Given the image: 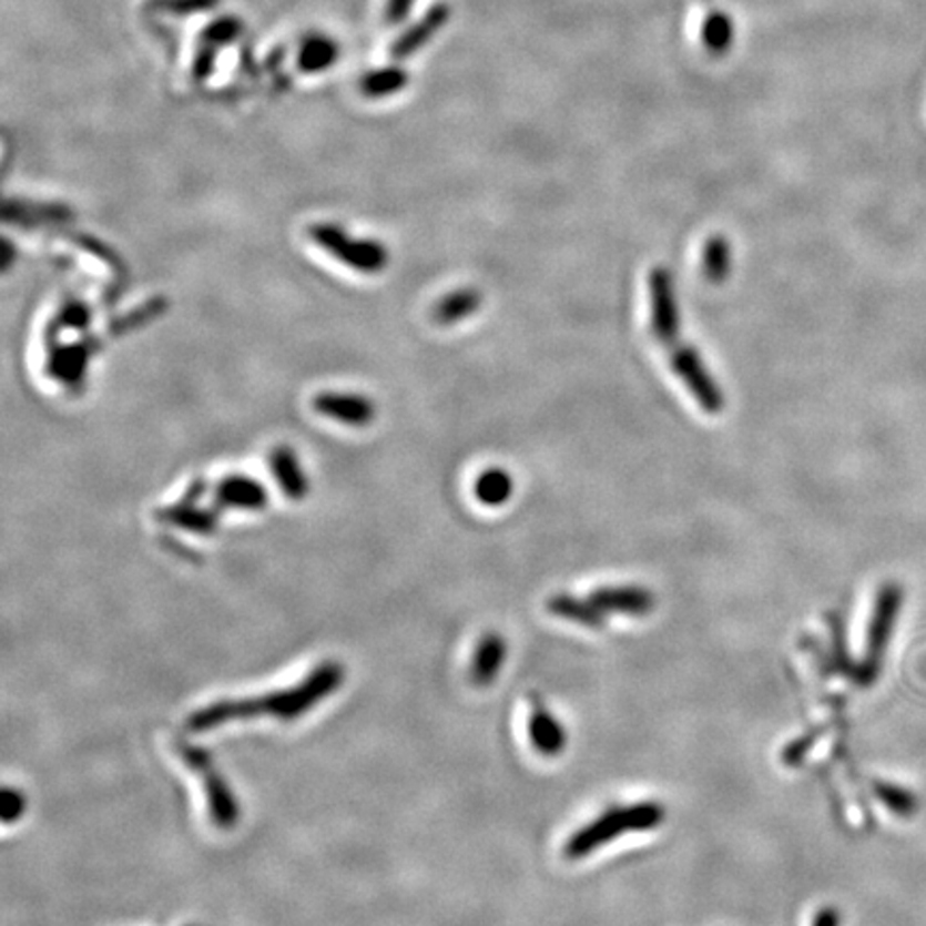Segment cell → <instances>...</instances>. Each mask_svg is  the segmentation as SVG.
Segmentation results:
<instances>
[{"instance_id": "1", "label": "cell", "mask_w": 926, "mask_h": 926, "mask_svg": "<svg viewBox=\"0 0 926 926\" xmlns=\"http://www.w3.org/2000/svg\"><path fill=\"white\" fill-rule=\"evenodd\" d=\"M344 678V671L335 663H326L312 673L298 689L266 695L262 700H247V702H224L215 703L211 708H204L195 712L190 719V730L193 732H206L217 725L230 723L234 719H247L254 714H275L282 719H296L312 710L322 698L330 695Z\"/></svg>"}, {"instance_id": "2", "label": "cell", "mask_w": 926, "mask_h": 926, "mask_svg": "<svg viewBox=\"0 0 926 926\" xmlns=\"http://www.w3.org/2000/svg\"><path fill=\"white\" fill-rule=\"evenodd\" d=\"M665 817V811L661 808V804H639V806H631V808H611L601 820H597L592 826H588L586 831L577 832L576 836L571 838V843L567 845L564 854L577 861L586 854H590L594 847L608 843L611 836L622 834L627 831H648V828H657Z\"/></svg>"}, {"instance_id": "3", "label": "cell", "mask_w": 926, "mask_h": 926, "mask_svg": "<svg viewBox=\"0 0 926 926\" xmlns=\"http://www.w3.org/2000/svg\"><path fill=\"white\" fill-rule=\"evenodd\" d=\"M309 234L318 247L339 260L342 264L350 266L352 271L376 275L388 266L390 256L380 241L354 238L346 230L333 224L314 225Z\"/></svg>"}, {"instance_id": "4", "label": "cell", "mask_w": 926, "mask_h": 926, "mask_svg": "<svg viewBox=\"0 0 926 926\" xmlns=\"http://www.w3.org/2000/svg\"><path fill=\"white\" fill-rule=\"evenodd\" d=\"M665 352L670 358L671 372L689 388L691 397L698 401L703 413L710 416L721 415L725 410V390L714 380L712 372L703 363L702 354L682 339L671 344Z\"/></svg>"}, {"instance_id": "5", "label": "cell", "mask_w": 926, "mask_h": 926, "mask_svg": "<svg viewBox=\"0 0 926 926\" xmlns=\"http://www.w3.org/2000/svg\"><path fill=\"white\" fill-rule=\"evenodd\" d=\"M648 301H650V333L657 344L665 350L680 339V305L675 279L665 266H654L648 275Z\"/></svg>"}, {"instance_id": "6", "label": "cell", "mask_w": 926, "mask_h": 926, "mask_svg": "<svg viewBox=\"0 0 926 926\" xmlns=\"http://www.w3.org/2000/svg\"><path fill=\"white\" fill-rule=\"evenodd\" d=\"M314 408L318 415L348 427H367L376 420V404L358 393H319Z\"/></svg>"}, {"instance_id": "7", "label": "cell", "mask_w": 926, "mask_h": 926, "mask_svg": "<svg viewBox=\"0 0 926 926\" xmlns=\"http://www.w3.org/2000/svg\"><path fill=\"white\" fill-rule=\"evenodd\" d=\"M185 757L193 767L202 770L204 779H206V790H208V804H211V817L220 828H230L234 826L236 817H238V808L236 802L232 798V794L227 792L224 781L215 774V770L211 767V762L204 753L195 751V749H187Z\"/></svg>"}, {"instance_id": "8", "label": "cell", "mask_w": 926, "mask_h": 926, "mask_svg": "<svg viewBox=\"0 0 926 926\" xmlns=\"http://www.w3.org/2000/svg\"><path fill=\"white\" fill-rule=\"evenodd\" d=\"M601 613L620 611L631 615H643L654 608V594L639 586H622V588H601L590 594L588 599Z\"/></svg>"}, {"instance_id": "9", "label": "cell", "mask_w": 926, "mask_h": 926, "mask_svg": "<svg viewBox=\"0 0 926 926\" xmlns=\"http://www.w3.org/2000/svg\"><path fill=\"white\" fill-rule=\"evenodd\" d=\"M215 496L224 509L262 511L268 505L266 487L250 477H227L220 482Z\"/></svg>"}, {"instance_id": "10", "label": "cell", "mask_w": 926, "mask_h": 926, "mask_svg": "<svg viewBox=\"0 0 926 926\" xmlns=\"http://www.w3.org/2000/svg\"><path fill=\"white\" fill-rule=\"evenodd\" d=\"M271 472L289 500H303L307 496L309 480L292 448L279 447L271 452Z\"/></svg>"}, {"instance_id": "11", "label": "cell", "mask_w": 926, "mask_h": 926, "mask_svg": "<svg viewBox=\"0 0 926 926\" xmlns=\"http://www.w3.org/2000/svg\"><path fill=\"white\" fill-rule=\"evenodd\" d=\"M482 305V294L477 288L452 289L442 296L434 307V319L442 326H452L457 322L472 318Z\"/></svg>"}, {"instance_id": "12", "label": "cell", "mask_w": 926, "mask_h": 926, "mask_svg": "<svg viewBox=\"0 0 926 926\" xmlns=\"http://www.w3.org/2000/svg\"><path fill=\"white\" fill-rule=\"evenodd\" d=\"M447 20V7H442V4L434 7L420 22H416L410 31L404 32L397 43H393V50H390L393 59H406V57L415 54L416 50L420 45H425L434 37V32L438 31Z\"/></svg>"}, {"instance_id": "13", "label": "cell", "mask_w": 926, "mask_h": 926, "mask_svg": "<svg viewBox=\"0 0 926 926\" xmlns=\"http://www.w3.org/2000/svg\"><path fill=\"white\" fill-rule=\"evenodd\" d=\"M703 279L712 286L727 282L732 273V247L725 236H710L702 254Z\"/></svg>"}, {"instance_id": "14", "label": "cell", "mask_w": 926, "mask_h": 926, "mask_svg": "<svg viewBox=\"0 0 926 926\" xmlns=\"http://www.w3.org/2000/svg\"><path fill=\"white\" fill-rule=\"evenodd\" d=\"M515 482L502 468H489L475 480V498L485 507H502L512 496Z\"/></svg>"}, {"instance_id": "15", "label": "cell", "mask_w": 926, "mask_h": 926, "mask_svg": "<svg viewBox=\"0 0 926 926\" xmlns=\"http://www.w3.org/2000/svg\"><path fill=\"white\" fill-rule=\"evenodd\" d=\"M530 734L537 749L545 755H556L564 749V732L556 723V719L545 710L541 703L535 705V714L530 721Z\"/></svg>"}, {"instance_id": "16", "label": "cell", "mask_w": 926, "mask_h": 926, "mask_svg": "<svg viewBox=\"0 0 926 926\" xmlns=\"http://www.w3.org/2000/svg\"><path fill=\"white\" fill-rule=\"evenodd\" d=\"M505 654H507V645H505L502 638L491 633V635L482 639L479 643V650H477V657H475V663H472L475 682L477 684L491 682L496 678V673L500 671Z\"/></svg>"}, {"instance_id": "17", "label": "cell", "mask_w": 926, "mask_h": 926, "mask_svg": "<svg viewBox=\"0 0 926 926\" xmlns=\"http://www.w3.org/2000/svg\"><path fill=\"white\" fill-rule=\"evenodd\" d=\"M547 608H549L551 613H556L560 618L576 620V622L586 624V627L599 629V627L606 624V613H601L588 599L586 601H579V599H573V597H567V594H558V597H553L547 603Z\"/></svg>"}, {"instance_id": "18", "label": "cell", "mask_w": 926, "mask_h": 926, "mask_svg": "<svg viewBox=\"0 0 926 926\" xmlns=\"http://www.w3.org/2000/svg\"><path fill=\"white\" fill-rule=\"evenodd\" d=\"M335 61H337V45L324 37L307 39L298 54V67L309 73L322 71L324 67H330Z\"/></svg>"}, {"instance_id": "19", "label": "cell", "mask_w": 926, "mask_h": 926, "mask_svg": "<svg viewBox=\"0 0 926 926\" xmlns=\"http://www.w3.org/2000/svg\"><path fill=\"white\" fill-rule=\"evenodd\" d=\"M406 80L408 78H406V73L401 69L388 67V69H380V71L367 73L365 80H363V84H360V89H363L365 95L376 99V96L393 95V93L401 91L404 84H406Z\"/></svg>"}, {"instance_id": "20", "label": "cell", "mask_w": 926, "mask_h": 926, "mask_svg": "<svg viewBox=\"0 0 926 926\" xmlns=\"http://www.w3.org/2000/svg\"><path fill=\"white\" fill-rule=\"evenodd\" d=\"M165 519L181 526V528L193 530L197 535H211V530L215 528V517L211 512L197 511V509L187 507V505L170 509Z\"/></svg>"}, {"instance_id": "21", "label": "cell", "mask_w": 926, "mask_h": 926, "mask_svg": "<svg viewBox=\"0 0 926 926\" xmlns=\"http://www.w3.org/2000/svg\"><path fill=\"white\" fill-rule=\"evenodd\" d=\"M238 31L241 24L236 20H220L204 31V39L208 45H225L238 37Z\"/></svg>"}, {"instance_id": "22", "label": "cell", "mask_w": 926, "mask_h": 926, "mask_svg": "<svg viewBox=\"0 0 926 926\" xmlns=\"http://www.w3.org/2000/svg\"><path fill=\"white\" fill-rule=\"evenodd\" d=\"M2 804H4L2 820H4V824H11L16 817H22L24 806H27V800H24V796L20 792L7 787L4 794H2Z\"/></svg>"}, {"instance_id": "23", "label": "cell", "mask_w": 926, "mask_h": 926, "mask_svg": "<svg viewBox=\"0 0 926 926\" xmlns=\"http://www.w3.org/2000/svg\"><path fill=\"white\" fill-rule=\"evenodd\" d=\"M217 0H157V9L163 11H174V13H192V11H202V9H211L215 7Z\"/></svg>"}, {"instance_id": "24", "label": "cell", "mask_w": 926, "mask_h": 926, "mask_svg": "<svg viewBox=\"0 0 926 926\" xmlns=\"http://www.w3.org/2000/svg\"><path fill=\"white\" fill-rule=\"evenodd\" d=\"M413 4H415V0H388V4H386V22L388 24L404 22L408 18Z\"/></svg>"}, {"instance_id": "25", "label": "cell", "mask_w": 926, "mask_h": 926, "mask_svg": "<svg viewBox=\"0 0 926 926\" xmlns=\"http://www.w3.org/2000/svg\"><path fill=\"white\" fill-rule=\"evenodd\" d=\"M838 925V916H836V912L828 907V909H824L820 916H817V920H815V926H836Z\"/></svg>"}]
</instances>
